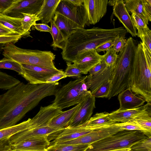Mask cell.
I'll return each mask as SVG.
<instances>
[{
	"mask_svg": "<svg viewBox=\"0 0 151 151\" xmlns=\"http://www.w3.org/2000/svg\"><path fill=\"white\" fill-rule=\"evenodd\" d=\"M150 110H151V102L135 109L123 110L118 109L109 113V118L115 122H124L132 120Z\"/></svg>",
	"mask_w": 151,
	"mask_h": 151,
	"instance_id": "2e32d148",
	"label": "cell"
},
{
	"mask_svg": "<svg viewBox=\"0 0 151 151\" xmlns=\"http://www.w3.org/2000/svg\"><path fill=\"white\" fill-rule=\"evenodd\" d=\"M80 105V103L69 110L59 113L51 119L48 126L62 130L67 127Z\"/></svg>",
	"mask_w": 151,
	"mask_h": 151,
	"instance_id": "44dd1931",
	"label": "cell"
},
{
	"mask_svg": "<svg viewBox=\"0 0 151 151\" xmlns=\"http://www.w3.org/2000/svg\"><path fill=\"white\" fill-rule=\"evenodd\" d=\"M142 42L145 46L150 54H151V31L150 30L141 38Z\"/></svg>",
	"mask_w": 151,
	"mask_h": 151,
	"instance_id": "f6af8a7d",
	"label": "cell"
},
{
	"mask_svg": "<svg viewBox=\"0 0 151 151\" xmlns=\"http://www.w3.org/2000/svg\"><path fill=\"white\" fill-rule=\"evenodd\" d=\"M108 2V0H83L88 25L95 24L105 15Z\"/></svg>",
	"mask_w": 151,
	"mask_h": 151,
	"instance_id": "4fadbf2b",
	"label": "cell"
},
{
	"mask_svg": "<svg viewBox=\"0 0 151 151\" xmlns=\"http://www.w3.org/2000/svg\"><path fill=\"white\" fill-rule=\"evenodd\" d=\"M123 130L116 122L111 125L93 129L76 139L64 142L65 145H89Z\"/></svg>",
	"mask_w": 151,
	"mask_h": 151,
	"instance_id": "ba28073f",
	"label": "cell"
},
{
	"mask_svg": "<svg viewBox=\"0 0 151 151\" xmlns=\"http://www.w3.org/2000/svg\"><path fill=\"white\" fill-rule=\"evenodd\" d=\"M51 32H50L53 39L51 46L54 48H59L62 50L65 46L67 39L55 24L53 19L50 22Z\"/></svg>",
	"mask_w": 151,
	"mask_h": 151,
	"instance_id": "f546056e",
	"label": "cell"
},
{
	"mask_svg": "<svg viewBox=\"0 0 151 151\" xmlns=\"http://www.w3.org/2000/svg\"><path fill=\"white\" fill-rule=\"evenodd\" d=\"M58 82L33 84L20 82L0 94V130L14 126L43 98L54 95Z\"/></svg>",
	"mask_w": 151,
	"mask_h": 151,
	"instance_id": "6da1fadb",
	"label": "cell"
},
{
	"mask_svg": "<svg viewBox=\"0 0 151 151\" xmlns=\"http://www.w3.org/2000/svg\"><path fill=\"white\" fill-rule=\"evenodd\" d=\"M34 26L36 29L40 32H48L50 33V32L51 27L47 24L36 23Z\"/></svg>",
	"mask_w": 151,
	"mask_h": 151,
	"instance_id": "f907efd6",
	"label": "cell"
},
{
	"mask_svg": "<svg viewBox=\"0 0 151 151\" xmlns=\"http://www.w3.org/2000/svg\"><path fill=\"white\" fill-rule=\"evenodd\" d=\"M55 12L74 22L81 28H84L86 25H88L83 4L76 6L68 0H61Z\"/></svg>",
	"mask_w": 151,
	"mask_h": 151,
	"instance_id": "30bf717a",
	"label": "cell"
},
{
	"mask_svg": "<svg viewBox=\"0 0 151 151\" xmlns=\"http://www.w3.org/2000/svg\"><path fill=\"white\" fill-rule=\"evenodd\" d=\"M43 0H15L12 6L2 14L11 17L22 18V13L36 14Z\"/></svg>",
	"mask_w": 151,
	"mask_h": 151,
	"instance_id": "8fae6325",
	"label": "cell"
},
{
	"mask_svg": "<svg viewBox=\"0 0 151 151\" xmlns=\"http://www.w3.org/2000/svg\"><path fill=\"white\" fill-rule=\"evenodd\" d=\"M113 14L123 25L127 32L132 37L137 36L136 29L132 22L131 16L127 11L123 0H117L113 6Z\"/></svg>",
	"mask_w": 151,
	"mask_h": 151,
	"instance_id": "e0dca14e",
	"label": "cell"
},
{
	"mask_svg": "<svg viewBox=\"0 0 151 151\" xmlns=\"http://www.w3.org/2000/svg\"><path fill=\"white\" fill-rule=\"evenodd\" d=\"M147 137L139 131L123 130L89 144L85 151H111L130 148Z\"/></svg>",
	"mask_w": 151,
	"mask_h": 151,
	"instance_id": "8992f818",
	"label": "cell"
},
{
	"mask_svg": "<svg viewBox=\"0 0 151 151\" xmlns=\"http://www.w3.org/2000/svg\"><path fill=\"white\" fill-rule=\"evenodd\" d=\"M137 45L131 37L127 40L126 46L118 55L113 66L111 78L109 99L129 88Z\"/></svg>",
	"mask_w": 151,
	"mask_h": 151,
	"instance_id": "277c9868",
	"label": "cell"
},
{
	"mask_svg": "<svg viewBox=\"0 0 151 151\" xmlns=\"http://www.w3.org/2000/svg\"><path fill=\"white\" fill-rule=\"evenodd\" d=\"M23 17L21 18L22 29L27 34L29 35V31L32 26L36 24V21L40 20L36 14L22 13Z\"/></svg>",
	"mask_w": 151,
	"mask_h": 151,
	"instance_id": "836d02e7",
	"label": "cell"
},
{
	"mask_svg": "<svg viewBox=\"0 0 151 151\" xmlns=\"http://www.w3.org/2000/svg\"><path fill=\"white\" fill-rule=\"evenodd\" d=\"M107 66L105 63L102 61L93 67L89 71V75H93L100 71Z\"/></svg>",
	"mask_w": 151,
	"mask_h": 151,
	"instance_id": "bcb514c9",
	"label": "cell"
},
{
	"mask_svg": "<svg viewBox=\"0 0 151 151\" xmlns=\"http://www.w3.org/2000/svg\"><path fill=\"white\" fill-rule=\"evenodd\" d=\"M88 76L70 81L58 88L53 103L61 110L81 103L90 92L86 82Z\"/></svg>",
	"mask_w": 151,
	"mask_h": 151,
	"instance_id": "52a82bcc",
	"label": "cell"
},
{
	"mask_svg": "<svg viewBox=\"0 0 151 151\" xmlns=\"http://www.w3.org/2000/svg\"><path fill=\"white\" fill-rule=\"evenodd\" d=\"M2 51V55L4 57L20 64L48 69H57L53 62L55 55L50 51L22 49L11 42L5 44Z\"/></svg>",
	"mask_w": 151,
	"mask_h": 151,
	"instance_id": "5b68a950",
	"label": "cell"
},
{
	"mask_svg": "<svg viewBox=\"0 0 151 151\" xmlns=\"http://www.w3.org/2000/svg\"><path fill=\"white\" fill-rule=\"evenodd\" d=\"M93 130L81 125L74 127H67L58 135L53 142L55 143L73 139L86 134Z\"/></svg>",
	"mask_w": 151,
	"mask_h": 151,
	"instance_id": "cb8c5ba5",
	"label": "cell"
},
{
	"mask_svg": "<svg viewBox=\"0 0 151 151\" xmlns=\"http://www.w3.org/2000/svg\"><path fill=\"white\" fill-rule=\"evenodd\" d=\"M47 137L29 138L11 146L12 150L42 151L46 150L50 142Z\"/></svg>",
	"mask_w": 151,
	"mask_h": 151,
	"instance_id": "d6986e66",
	"label": "cell"
},
{
	"mask_svg": "<svg viewBox=\"0 0 151 151\" xmlns=\"http://www.w3.org/2000/svg\"><path fill=\"white\" fill-rule=\"evenodd\" d=\"M71 4L76 6H78L83 4V0H68Z\"/></svg>",
	"mask_w": 151,
	"mask_h": 151,
	"instance_id": "f5cc1de1",
	"label": "cell"
},
{
	"mask_svg": "<svg viewBox=\"0 0 151 151\" xmlns=\"http://www.w3.org/2000/svg\"><path fill=\"white\" fill-rule=\"evenodd\" d=\"M31 118L12 127L0 130V140L9 138L17 133L30 129Z\"/></svg>",
	"mask_w": 151,
	"mask_h": 151,
	"instance_id": "83f0119b",
	"label": "cell"
},
{
	"mask_svg": "<svg viewBox=\"0 0 151 151\" xmlns=\"http://www.w3.org/2000/svg\"><path fill=\"white\" fill-rule=\"evenodd\" d=\"M22 37L18 34L0 36V44H6L11 42L15 44Z\"/></svg>",
	"mask_w": 151,
	"mask_h": 151,
	"instance_id": "b9f144b4",
	"label": "cell"
},
{
	"mask_svg": "<svg viewBox=\"0 0 151 151\" xmlns=\"http://www.w3.org/2000/svg\"><path fill=\"white\" fill-rule=\"evenodd\" d=\"M8 139L6 138L0 140V151H10L12 150Z\"/></svg>",
	"mask_w": 151,
	"mask_h": 151,
	"instance_id": "681fc988",
	"label": "cell"
},
{
	"mask_svg": "<svg viewBox=\"0 0 151 151\" xmlns=\"http://www.w3.org/2000/svg\"><path fill=\"white\" fill-rule=\"evenodd\" d=\"M0 23L22 37H28L29 35L22 29L21 18L11 17L0 14Z\"/></svg>",
	"mask_w": 151,
	"mask_h": 151,
	"instance_id": "4316f807",
	"label": "cell"
},
{
	"mask_svg": "<svg viewBox=\"0 0 151 151\" xmlns=\"http://www.w3.org/2000/svg\"><path fill=\"white\" fill-rule=\"evenodd\" d=\"M117 123L118 125L122 130L139 131L144 133L148 137L146 132L134 120L124 122Z\"/></svg>",
	"mask_w": 151,
	"mask_h": 151,
	"instance_id": "8d00e7d4",
	"label": "cell"
},
{
	"mask_svg": "<svg viewBox=\"0 0 151 151\" xmlns=\"http://www.w3.org/2000/svg\"><path fill=\"white\" fill-rule=\"evenodd\" d=\"M113 66H107L93 75L88 76L86 82L92 94L102 85L111 79Z\"/></svg>",
	"mask_w": 151,
	"mask_h": 151,
	"instance_id": "7402d4cb",
	"label": "cell"
},
{
	"mask_svg": "<svg viewBox=\"0 0 151 151\" xmlns=\"http://www.w3.org/2000/svg\"><path fill=\"white\" fill-rule=\"evenodd\" d=\"M15 0H0V14L9 8Z\"/></svg>",
	"mask_w": 151,
	"mask_h": 151,
	"instance_id": "c3c4849f",
	"label": "cell"
},
{
	"mask_svg": "<svg viewBox=\"0 0 151 151\" xmlns=\"http://www.w3.org/2000/svg\"><path fill=\"white\" fill-rule=\"evenodd\" d=\"M127 33L123 27L109 29L78 27L67 39L61 53L62 58L66 62L74 63L84 53L117 37H125Z\"/></svg>",
	"mask_w": 151,
	"mask_h": 151,
	"instance_id": "7a4b0ae2",
	"label": "cell"
},
{
	"mask_svg": "<svg viewBox=\"0 0 151 151\" xmlns=\"http://www.w3.org/2000/svg\"><path fill=\"white\" fill-rule=\"evenodd\" d=\"M143 10L149 21H151V0H142Z\"/></svg>",
	"mask_w": 151,
	"mask_h": 151,
	"instance_id": "7bdbcfd3",
	"label": "cell"
},
{
	"mask_svg": "<svg viewBox=\"0 0 151 151\" xmlns=\"http://www.w3.org/2000/svg\"><path fill=\"white\" fill-rule=\"evenodd\" d=\"M111 88V80H109L99 87L92 94L95 98H108Z\"/></svg>",
	"mask_w": 151,
	"mask_h": 151,
	"instance_id": "d590c367",
	"label": "cell"
},
{
	"mask_svg": "<svg viewBox=\"0 0 151 151\" xmlns=\"http://www.w3.org/2000/svg\"><path fill=\"white\" fill-rule=\"evenodd\" d=\"M102 58L103 55L99 54L94 49L83 54L73 63L82 74H86L93 67L102 61Z\"/></svg>",
	"mask_w": 151,
	"mask_h": 151,
	"instance_id": "ac0fdd59",
	"label": "cell"
},
{
	"mask_svg": "<svg viewBox=\"0 0 151 151\" xmlns=\"http://www.w3.org/2000/svg\"><path fill=\"white\" fill-rule=\"evenodd\" d=\"M52 128L48 126L28 129L15 134L8 139L10 146L22 141L34 137H47L63 130Z\"/></svg>",
	"mask_w": 151,
	"mask_h": 151,
	"instance_id": "5bb4252c",
	"label": "cell"
},
{
	"mask_svg": "<svg viewBox=\"0 0 151 151\" xmlns=\"http://www.w3.org/2000/svg\"><path fill=\"white\" fill-rule=\"evenodd\" d=\"M60 0H43L40 9L36 14L42 23L47 24L53 19Z\"/></svg>",
	"mask_w": 151,
	"mask_h": 151,
	"instance_id": "603a6c76",
	"label": "cell"
},
{
	"mask_svg": "<svg viewBox=\"0 0 151 151\" xmlns=\"http://www.w3.org/2000/svg\"><path fill=\"white\" fill-rule=\"evenodd\" d=\"M95 98L91 92L86 96L80 103L77 111L68 127H72L81 126L87 122L91 117L95 108Z\"/></svg>",
	"mask_w": 151,
	"mask_h": 151,
	"instance_id": "7c38bea8",
	"label": "cell"
},
{
	"mask_svg": "<svg viewBox=\"0 0 151 151\" xmlns=\"http://www.w3.org/2000/svg\"><path fill=\"white\" fill-rule=\"evenodd\" d=\"M5 44H0V53H1V52L3 51V48Z\"/></svg>",
	"mask_w": 151,
	"mask_h": 151,
	"instance_id": "6f0895ef",
	"label": "cell"
},
{
	"mask_svg": "<svg viewBox=\"0 0 151 151\" xmlns=\"http://www.w3.org/2000/svg\"><path fill=\"white\" fill-rule=\"evenodd\" d=\"M131 17L134 26L137 30V36L141 39L150 29L143 20L134 13H131Z\"/></svg>",
	"mask_w": 151,
	"mask_h": 151,
	"instance_id": "d6a6232c",
	"label": "cell"
},
{
	"mask_svg": "<svg viewBox=\"0 0 151 151\" xmlns=\"http://www.w3.org/2000/svg\"><path fill=\"white\" fill-rule=\"evenodd\" d=\"M109 113L106 112L96 113L81 126L95 129L109 126L116 123L109 118Z\"/></svg>",
	"mask_w": 151,
	"mask_h": 151,
	"instance_id": "484cf974",
	"label": "cell"
},
{
	"mask_svg": "<svg viewBox=\"0 0 151 151\" xmlns=\"http://www.w3.org/2000/svg\"><path fill=\"white\" fill-rule=\"evenodd\" d=\"M66 63L67 66L64 73L66 77L78 79L82 77V72L74 63L72 64L70 62H66Z\"/></svg>",
	"mask_w": 151,
	"mask_h": 151,
	"instance_id": "f35d334b",
	"label": "cell"
},
{
	"mask_svg": "<svg viewBox=\"0 0 151 151\" xmlns=\"http://www.w3.org/2000/svg\"><path fill=\"white\" fill-rule=\"evenodd\" d=\"M123 36L118 37L113 40V47L116 52L122 51L126 46L127 40Z\"/></svg>",
	"mask_w": 151,
	"mask_h": 151,
	"instance_id": "60d3db41",
	"label": "cell"
},
{
	"mask_svg": "<svg viewBox=\"0 0 151 151\" xmlns=\"http://www.w3.org/2000/svg\"><path fill=\"white\" fill-rule=\"evenodd\" d=\"M130 149L129 151H151V137L137 143Z\"/></svg>",
	"mask_w": 151,
	"mask_h": 151,
	"instance_id": "74e56055",
	"label": "cell"
},
{
	"mask_svg": "<svg viewBox=\"0 0 151 151\" xmlns=\"http://www.w3.org/2000/svg\"><path fill=\"white\" fill-rule=\"evenodd\" d=\"M132 92L151 101V54L141 42L137 47L129 87Z\"/></svg>",
	"mask_w": 151,
	"mask_h": 151,
	"instance_id": "3957f363",
	"label": "cell"
},
{
	"mask_svg": "<svg viewBox=\"0 0 151 151\" xmlns=\"http://www.w3.org/2000/svg\"><path fill=\"white\" fill-rule=\"evenodd\" d=\"M12 151H46V150L42 151L39 150H12Z\"/></svg>",
	"mask_w": 151,
	"mask_h": 151,
	"instance_id": "9f6ffc18",
	"label": "cell"
},
{
	"mask_svg": "<svg viewBox=\"0 0 151 151\" xmlns=\"http://www.w3.org/2000/svg\"><path fill=\"white\" fill-rule=\"evenodd\" d=\"M17 34L0 23V36Z\"/></svg>",
	"mask_w": 151,
	"mask_h": 151,
	"instance_id": "816d5d0a",
	"label": "cell"
},
{
	"mask_svg": "<svg viewBox=\"0 0 151 151\" xmlns=\"http://www.w3.org/2000/svg\"><path fill=\"white\" fill-rule=\"evenodd\" d=\"M117 1V0L108 1V4L110 6H114L116 2Z\"/></svg>",
	"mask_w": 151,
	"mask_h": 151,
	"instance_id": "db71d44e",
	"label": "cell"
},
{
	"mask_svg": "<svg viewBox=\"0 0 151 151\" xmlns=\"http://www.w3.org/2000/svg\"><path fill=\"white\" fill-rule=\"evenodd\" d=\"M1 68L13 70L20 75L23 72L21 64L5 57L0 60V69Z\"/></svg>",
	"mask_w": 151,
	"mask_h": 151,
	"instance_id": "e575fe53",
	"label": "cell"
},
{
	"mask_svg": "<svg viewBox=\"0 0 151 151\" xmlns=\"http://www.w3.org/2000/svg\"><path fill=\"white\" fill-rule=\"evenodd\" d=\"M125 7L131 13H134L140 17L147 25L148 20L143 10L142 0H125L124 1Z\"/></svg>",
	"mask_w": 151,
	"mask_h": 151,
	"instance_id": "f1b7e54d",
	"label": "cell"
},
{
	"mask_svg": "<svg viewBox=\"0 0 151 151\" xmlns=\"http://www.w3.org/2000/svg\"><path fill=\"white\" fill-rule=\"evenodd\" d=\"M53 20L67 39L77 28L80 27L75 22L58 12H55Z\"/></svg>",
	"mask_w": 151,
	"mask_h": 151,
	"instance_id": "d4e9b609",
	"label": "cell"
},
{
	"mask_svg": "<svg viewBox=\"0 0 151 151\" xmlns=\"http://www.w3.org/2000/svg\"><path fill=\"white\" fill-rule=\"evenodd\" d=\"M23 72L21 76L33 84L46 83L47 79L62 70L43 68L36 66L21 64Z\"/></svg>",
	"mask_w": 151,
	"mask_h": 151,
	"instance_id": "9c48e42d",
	"label": "cell"
},
{
	"mask_svg": "<svg viewBox=\"0 0 151 151\" xmlns=\"http://www.w3.org/2000/svg\"><path fill=\"white\" fill-rule=\"evenodd\" d=\"M11 150L10 151H12Z\"/></svg>",
	"mask_w": 151,
	"mask_h": 151,
	"instance_id": "680465c9",
	"label": "cell"
},
{
	"mask_svg": "<svg viewBox=\"0 0 151 151\" xmlns=\"http://www.w3.org/2000/svg\"><path fill=\"white\" fill-rule=\"evenodd\" d=\"M130 149V148L124 149L111 151H129Z\"/></svg>",
	"mask_w": 151,
	"mask_h": 151,
	"instance_id": "11a10c76",
	"label": "cell"
},
{
	"mask_svg": "<svg viewBox=\"0 0 151 151\" xmlns=\"http://www.w3.org/2000/svg\"><path fill=\"white\" fill-rule=\"evenodd\" d=\"M118 57L116 52L113 47H111L103 55L102 61L108 66H113L115 64Z\"/></svg>",
	"mask_w": 151,
	"mask_h": 151,
	"instance_id": "ab89813d",
	"label": "cell"
},
{
	"mask_svg": "<svg viewBox=\"0 0 151 151\" xmlns=\"http://www.w3.org/2000/svg\"><path fill=\"white\" fill-rule=\"evenodd\" d=\"M66 77L64 72L62 70L60 72L48 78L46 81V83H52L58 82L59 80Z\"/></svg>",
	"mask_w": 151,
	"mask_h": 151,
	"instance_id": "ee69618b",
	"label": "cell"
},
{
	"mask_svg": "<svg viewBox=\"0 0 151 151\" xmlns=\"http://www.w3.org/2000/svg\"><path fill=\"white\" fill-rule=\"evenodd\" d=\"M120 110L132 109L143 106L145 102L144 99L134 94L129 88L121 92L118 96Z\"/></svg>",
	"mask_w": 151,
	"mask_h": 151,
	"instance_id": "ffe728a7",
	"label": "cell"
},
{
	"mask_svg": "<svg viewBox=\"0 0 151 151\" xmlns=\"http://www.w3.org/2000/svg\"><path fill=\"white\" fill-rule=\"evenodd\" d=\"M62 111L53 103L47 106L41 107L38 113L31 119L30 129L48 126L51 119Z\"/></svg>",
	"mask_w": 151,
	"mask_h": 151,
	"instance_id": "9a60e30c",
	"label": "cell"
},
{
	"mask_svg": "<svg viewBox=\"0 0 151 151\" xmlns=\"http://www.w3.org/2000/svg\"><path fill=\"white\" fill-rule=\"evenodd\" d=\"M113 41H107L97 47L95 50L98 53L105 51H107L113 47Z\"/></svg>",
	"mask_w": 151,
	"mask_h": 151,
	"instance_id": "7dc6e473",
	"label": "cell"
},
{
	"mask_svg": "<svg viewBox=\"0 0 151 151\" xmlns=\"http://www.w3.org/2000/svg\"><path fill=\"white\" fill-rule=\"evenodd\" d=\"M89 145H70L53 143L49 146L46 151H85Z\"/></svg>",
	"mask_w": 151,
	"mask_h": 151,
	"instance_id": "4dcf8cb0",
	"label": "cell"
},
{
	"mask_svg": "<svg viewBox=\"0 0 151 151\" xmlns=\"http://www.w3.org/2000/svg\"><path fill=\"white\" fill-rule=\"evenodd\" d=\"M133 120L145 130L148 137H151V110L140 115Z\"/></svg>",
	"mask_w": 151,
	"mask_h": 151,
	"instance_id": "1f68e13d",
	"label": "cell"
}]
</instances>
